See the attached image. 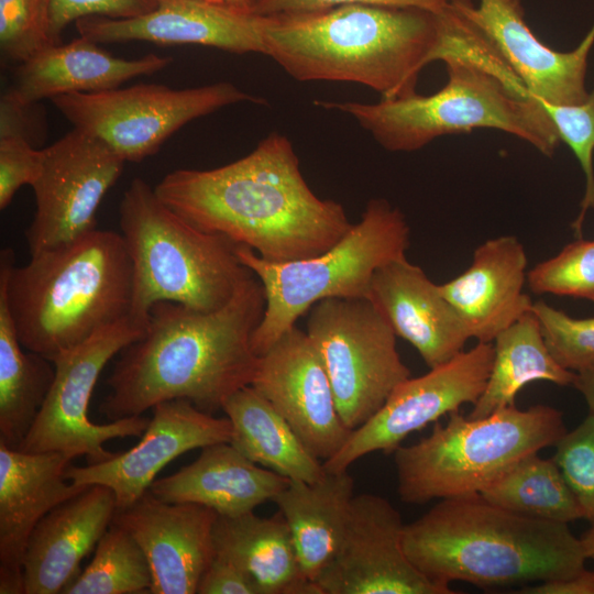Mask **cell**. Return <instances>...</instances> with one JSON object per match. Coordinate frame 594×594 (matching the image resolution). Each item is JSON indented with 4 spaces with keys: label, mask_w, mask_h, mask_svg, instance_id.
<instances>
[{
    "label": "cell",
    "mask_w": 594,
    "mask_h": 594,
    "mask_svg": "<svg viewBox=\"0 0 594 594\" xmlns=\"http://www.w3.org/2000/svg\"><path fill=\"white\" fill-rule=\"evenodd\" d=\"M157 196L196 227L286 263L321 254L352 228L343 207L314 194L290 141L272 133L244 157L212 169H177Z\"/></svg>",
    "instance_id": "1"
},
{
    "label": "cell",
    "mask_w": 594,
    "mask_h": 594,
    "mask_svg": "<svg viewBox=\"0 0 594 594\" xmlns=\"http://www.w3.org/2000/svg\"><path fill=\"white\" fill-rule=\"evenodd\" d=\"M265 305L255 275L213 311L154 304L143 334L120 352L101 414L110 421L141 416L172 399H186L212 415L222 409L230 395L252 384L258 355L251 340Z\"/></svg>",
    "instance_id": "2"
},
{
    "label": "cell",
    "mask_w": 594,
    "mask_h": 594,
    "mask_svg": "<svg viewBox=\"0 0 594 594\" xmlns=\"http://www.w3.org/2000/svg\"><path fill=\"white\" fill-rule=\"evenodd\" d=\"M444 42L440 12L340 4L268 15L265 55L297 80L356 82L389 99L416 92Z\"/></svg>",
    "instance_id": "3"
},
{
    "label": "cell",
    "mask_w": 594,
    "mask_h": 594,
    "mask_svg": "<svg viewBox=\"0 0 594 594\" xmlns=\"http://www.w3.org/2000/svg\"><path fill=\"white\" fill-rule=\"evenodd\" d=\"M404 550L429 581L452 590L564 579L586 557L569 524L536 519L497 507L481 494L443 498L405 525Z\"/></svg>",
    "instance_id": "4"
},
{
    "label": "cell",
    "mask_w": 594,
    "mask_h": 594,
    "mask_svg": "<svg viewBox=\"0 0 594 594\" xmlns=\"http://www.w3.org/2000/svg\"><path fill=\"white\" fill-rule=\"evenodd\" d=\"M0 284L23 348L53 361L129 317L133 266L121 234L95 229L23 266L2 250Z\"/></svg>",
    "instance_id": "5"
},
{
    "label": "cell",
    "mask_w": 594,
    "mask_h": 594,
    "mask_svg": "<svg viewBox=\"0 0 594 594\" xmlns=\"http://www.w3.org/2000/svg\"><path fill=\"white\" fill-rule=\"evenodd\" d=\"M441 61L447 84L429 96L414 92L376 103H315L350 114L392 152L417 151L447 134L494 129L529 143L544 156L554 155L561 141L550 117L488 42Z\"/></svg>",
    "instance_id": "6"
},
{
    "label": "cell",
    "mask_w": 594,
    "mask_h": 594,
    "mask_svg": "<svg viewBox=\"0 0 594 594\" xmlns=\"http://www.w3.org/2000/svg\"><path fill=\"white\" fill-rule=\"evenodd\" d=\"M119 216L133 266L129 317L144 328L158 301L213 311L254 275L240 262L237 243L189 222L140 177L124 191Z\"/></svg>",
    "instance_id": "7"
},
{
    "label": "cell",
    "mask_w": 594,
    "mask_h": 594,
    "mask_svg": "<svg viewBox=\"0 0 594 594\" xmlns=\"http://www.w3.org/2000/svg\"><path fill=\"white\" fill-rule=\"evenodd\" d=\"M448 416L429 436L393 452L406 504L480 494L519 459L556 446L568 431L563 414L548 405H513L482 418Z\"/></svg>",
    "instance_id": "8"
},
{
    "label": "cell",
    "mask_w": 594,
    "mask_h": 594,
    "mask_svg": "<svg viewBox=\"0 0 594 594\" xmlns=\"http://www.w3.org/2000/svg\"><path fill=\"white\" fill-rule=\"evenodd\" d=\"M409 231L398 208L375 198L338 243L316 256L271 263L251 248L238 244L240 262L260 279L266 299L263 318L252 334L255 354H264L322 299L369 298L374 273L406 256Z\"/></svg>",
    "instance_id": "9"
},
{
    "label": "cell",
    "mask_w": 594,
    "mask_h": 594,
    "mask_svg": "<svg viewBox=\"0 0 594 594\" xmlns=\"http://www.w3.org/2000/svg\"><path fill=\"white\" fill-rule=\"evenodd\" d=\"M308 337L328 374L343 424L354 430L373 417L393 391L410 377L396 334L370 298H327L316 302Z\"/></svg>",
    "instance_id": "10"
},
{
    "label": "cell",
    "mask_w": 594,
    "mask_h": 594,
    "mask_svg": "<svg viewBox=\"0 0 594 594\" xmlns=\"http://www.w3.org/2000/svg\"><path fill=\"white\" fill-rule=\"evenodd\" d=\"M52 102L74 128L96 136L125 162H140L195 119L230 105L263 101L222 81L187 89L140 84L62 95Z\"/></svg>",
    "instance_id": "11"
},
{
    "label": "cell",
    "mask_w": 594,
    "mask_h": 594,
    "mask_svg": "<svg viewBox=\"0 0 594 594\" xmlns=\"http://www.w3.org/2000/svg\"><path fill=\"white\" fill-rule=\"evenodd\" d=\"M144 330L127 317L58 354L52 361V386L19 450L61 452L70 460L85 455L88 464H95L116 454L103 447L109 440L142 437L150 418L133 416L99 425L88 418V405L107 363Z\"/></svg>",
    "instance_id": "12"
},
{
    "label": "cell",
    "mask_w": 594,
    "mask_h": 594,
    "mask_svg": "<svg viewBox=\"0 0 594 594\" xmlns=\"http://www.w3.org/2000/svg\"><path fill=\"white\" fill-rule=\"evenodd\" d=\"M125 161L96 136L74 128L43 148L32 185L36 210L25 231L30 255L66 245L96 228V213Z\"/></svg>",
    "instance_id": "13"
},
{
    "label": "cell",
    "mask_w": 594,
    "mask_h": 594,
    "mask_svg": "<svg viewBox=\"0 0 594 594\" xmlns=\"http://www.w3.org/2000/svg\"><path fill=\"white\" fill-rule=\"evenodd\" d=\"M493 358V342H477L428 373L408 377L373 417L352 430L343 447L323 462L324 470L348 471L369 453H393L410 433L465 404L474 405L486 386Z\"/></svg>",
    "instance_id": "14"
},
{
    "label": "cell",
    "mask_w": 594,
    "mask_h": 594,
    "mask_svg": "<svg viewBox=\"0 0 594 594\" xmlns=\"http://www.w3.org/2000/svg\"><path fill=\"white\" fill-rule=\"evenodd\" d=\"M404 528L399 512L386 498L354 496L339 549L316 581L322 594H455L410 562Z\"/></svg>",
    "instance_id": "15"
},
{
    "label": "cell",
    "mask_w": 594,
    "mask_h": 594,
    "mask_svg": "<svg viewBox=\"0 0 594 594\" xmlns=\"http://www.w3.org/2000/svg\"><path fill=\"white\" fill-rule=\"evenodd\" d=\"M251 385L323 462L343 447L352 432L339 415L316 346L307 332L296 326L258 356Z\"/></svg>",
    "instance_id": "16"
},
{
    "label": "cell",
    "mask_w": 594,
    "mask_h": 594,
    "mask_svg": "<svg viewBox=\"0 0 594 594\" xmlns=\"http://www.w3.org/2000/svg\"><path fill=\"white\" fill-rule=\"evenodd\" d=\"M505 62L527 94L540 103L575 105L585 101L587 59L594 45V24L570 52L543 44L525 19L520 0L454 2Z\"/></svg>",
    "instance_id": "17"
},
{
    "label": "cell",
    "mask_w": 594,
    "mask_h": 594,
    "mask_svg": "<svg viewBox=\"0 0 594 594\" xmlns=\"http://www.w3.org/2000/svg\"><path fill=\"white\" fill-rule=\"evenodd\" d=\"M136 446L86 466L68 465L65 476L77 485H105L116 496L117 509L134 504L148 491L155 476L185 452L230 442L228 417H215L186 399L158 403Z\"/></svg>",
    "instance_id": "18"
},
{
    "label": "cell",
    "mask_w": 594,
    "mask_h": 594,
    "mask_svg": "<svg viewBox=\"0 0 594 594\" xmlns=\"http://www.w3.org/2000/svg\"><path fill=\"white\" fill-rule=\"evenodd\" d=\"M218 514L193 503H167L146 491L134 504L117 509L112 522L142 548L151 566L152 594H195L215 558Z\"/></svg>",
    "instance_id": "19"
},
{
    "label": "cell",
    "mask_w": 594,
    "mask_h": 594,
    "mask_svg": "<svg viewBox=\"0 0 594 594\" xmlns=\"http://www.w3.org/2000/svg\"><path fill=\"white\" fill-rule=\"evenodd\" d=\"M267 24L268 15L202 0H161L154 11L139 18L86 16L75 22L80 36L97 43L197 44L264 55Z\"/></svg>",
    "instance_id": "20"
},
{
    "label": "cell",
    "mask_w": 594,
    "mask_h": 594,
    "mask_svg": "<svg viewBox=\"0 0 594 594\" xmlns=\"http://www.w3.org/2000/svg\"><path fill=\"white\" fill-rule=\"evenodd\" d=\"M61 452H24L0 443V593L25 594L23 557L38 521L88 485L68 481Z\"/></svg>",
    "instance_id": "21"
},
{
    "label": "cell",
    "mask_w": 594,
    "mask_h": 594,
    "mask_svg": "<svg viewBox=\"0 0 594 594\" xmlns=\"http://www.w3.org/2000/svg\"><path fill=\"white\" fill-rule=\"evenodd\" d=\"M369 298L395 334L409 342L429 369L453 359L471 339L439 285L406 256L374 273Z\"/></svg>",
    "instance_id": "22"
},
{
    "label": "cell",
    "mask_w": 594,
    "mask_h": 594,
    "mask_svg": "<svg viewBox=\"0 0 594 594\" xmlns=\"http://www.w3.org/2000/svg\"><path fill=\"white\" fill-rule=\"evenodd\" d=\"M525 284V248L516 237L501 235L481 243L471 265L439 287L470 338L493 342L498 333L532 309L534 301L524 293Z\"/></svg>",
    "instance_id": "23"
},
{
    "label": "cell",
    "mask_w": 594,
    "mask_h": 594,
    "mask_svg": "<svg viewBox=\"0 0 594 594\" xmlns=\"http://www.w3.org/2000/svg\"><path fill=\"white\" fill-rule=\"evenodd\" d=\"M114 493L90 485L47 513L33 529L23 557L25 594H59L112 522Z\"/></svg>",
    "instance_id": "24"
},
{
    "label": "cell",
    "mask_w": 594,
    "mask_h": 594,
    "mask_svg": "<svg viewBox=\"0 0 594 594\" xmlns=\"http://www.w3.org/2000/svg\"><path fill=\"white\" fill-rule=\"evenodd\" d=\"M85 36L67 44L50 45L19 63L14 86L9 90L23 105L75 92L119 88L139 76L157 73L172 63L169 56L147 54L122 58Z\"/></svg>",
    "instance_id": "25"
},
{
    "label": "cell",
    "mask_w": 594,
    "mask_h": 594,
    "mask_svg": "<svg viewBox=\"0 0 594 594\" xmlns=\"http://www.w3.org/2000/svg\"><path fill=\"white\" fill-rule=\"evenodd\" d=\"M289 479L249 460L230 442L201 449L176 473L154 481L148 491L167 503H193L235 517L272 501Z\"/></svg>",
    "instance_id": "26"
},
{
    "label": "cell",
    "mask_w": 594,
    "mask_h": 594,
    "mask_svg": "<svg viewBox=\"0 0 594 594\" xmlns=\"http://www.w3.org/2000/svg\"><path fill=\"white\" fill-rule=\"evenodd\" d=\"M215 554L248 571L263 594H322L299 563L289 527L278 510L271 517L253 512L219 516L213 526Z\"/></svg>",
    "instance_id": "27"
},
{
    "label": "cell",
    "mask_w": 594,
    "mask_h": 594,
    "mask_svg": "<svg viewBox=\"0 0 594 594\" xmlns=\"http://www.w3.org/2000/svg\"><path fill=\"white\" fill-rule=\"evenodd\" d=\"M354 481L348 471L317 482L289 480L273 503L283 514L305 575L316 582L334 558L344 532Z\"/></svg>",
    "instance_id": "28"
},
{
    "label": "cell",
    "mask_w": 594,
    "mask_h": 594,
    "mask_svg": "<svg viewBox=\"0 0 594 594\" xmlns=\"http://www.w3.org/2000/svg\"><path fill=\"white\" fill-rule=\"evenodd\" d=\"M222 410L232 425L230 443L252 462L289 480L314 483L324 475L323 462L252 385L230 395Z\"/></svg>",
    "instance_id": "29"
},
{
    "label": "cell",
    "mask_w": 594,
    "mask_h": 594,
    "mask_svg": "<svg viewBox=\"0 0 594 594\" xmlns=\"http://www.w3.org/2000/svg\"><path fill=\"white\" fill-rule=\"evenodd\" d=\"M494 358L486 386L468 415L482 418L515 405L527 384L546 381L558 386L573 384L575 372L563 367L551 354L532 309L503 330L493 341Z\"/></svg>",
    "instance_id": "30"
},
{
    "label": "cell",
    "mask_w": 594,
    "mask_h": 594,
    "mask_svg": "<svg viewBox=\"0 0 594 594\" xmlns=\"http://www.w3.org/2000/svg\"><path fill=\"white\" fill-rule=\"evenodd\" d=\"M21 344L0 284V443L19 449L44 404L54 363Z\"/></svg>",
    "instance_id": "31"
},
{
    "label": "cell",
    "mask_w": 594,
    "mask_h": 594,
    "mask_svg": "<svg viewBox=\"0 0 594 594\" xmlns=\"http://www.w3.org/2000/svg\"><path fill=\"white\" fill-rule=\"evenodd\" d=\"M480 494L488 503L526 517L564 524L583 519L556 461L538 453L519 459Z\"/></svg>",
    "instance_id": "32"
},
{
    "label": "cell",
    "mask_w": 594,
    "mask_h": 594,
    "mask_svg": "<svg viewBox=\"0 0 594 594\" xmlns=\"http://www.w3.org/2000/svg\"><path fill=\"white\" fill-rule=\"evenodd\" d=\"M151 566L142 548L123 528L111 522L95 554L62 594L150 593Z\"/></svg>",
    "instance_id": "33"
},
{
    "label": "cell",
    "mask_w": 594,
    "mask_h": 594,
    "mask_svg": "<svg viewBox=\"0 0 594 594\" xmlns=\"http://www.w3.org/2000/svg\"><path fill=\"white\" fill-rule=\"evenodd\" d=\"M527 285L538 295L553 294L594 302V240L565 245L557 255L527 272Z\"/></svg>",
    "instance_id": "34"
},
{
    "label": "cell",
    "mask_w": 594,
    "mask_h": 594,
    "mask_svg": "<svg viewBox=\"0 0 594 594\" xmlns=\"http://www.w3.org/2000/svg\"><path fill=\"white\" fill-rule=\"evenodd\" d=\"M541 105L550 117L560 141L574 153L585 176V193L580 212L572 223V229L579 239L582 238L586 212L594 209V89L581 103Z\"/></svg>",
    "instance_id": "35"
},
{
    "label": "cell",
    "mask_w": 594,
    "mask_h": 594,
    "mask_svg": "<svg viewBox=\"0 0 594 594\" xmlns=\"http://www.w3.org/2000/svg\"><path fill=\"white\" fill-rule=\"evenodd\" d=\"M51 0H0V51L4 59L21 63L53 45Z\"/></svg>",
    "instance_id": "36"
},
{
    "label": "cell",
    "mask_w": 594,
    "mask_h": 594,
    "mask_svg": "<svg viewBox=\"0 0 594 594\" xmlns=\"http://www.w3.org/2000/svg\"><path fill=\"white\" fill-rule=\"evenodd\" d=\"M544 341L553 358L578 372L594 363V318H574L543 300L535 301Z\"/></svg>",
    "instance_id": "37"
},
{
    "label": "cell",
    "mask_w": 594,
    "mask_h": 594,
    "mask_svg": "<svg viewBox=\"0 0 594 594\" xmlns=\"http://www.w3.org/2000/svg\"><path fill=\"white\" fill-rule=\"evenodd\" d=\"M554 447L552 459L574 493L583 519L594 524V414L566 431Z\"/></svg>",
    "instance_id": "38"
},
{
    "label": "cell",
    "mask_w": 594,
    "mask_h": 594,
    "mask_svg": "<svg viewBox=\"0 0 594 594\" xmlns=\"http://www.w3.org/2000/svg\"><path fill=\"white\" fill-rule=\"evenodd\" d=\"M161 0H51L50 34L54 44L61 43L66 26L86 16L134 19L154 11Z\"/></svg>",
    "instance_id": "39"
},
{
    "label": "cell",
    "mask_w": 594,
    "mask_h": 594,
    "mask_svg": "<svg viewBox=\"0 0 594 594\" xmlns=\"http://www.w3.org/2000/svg\"><path fill=\"white\" fill-rule=\"evenodd\" d=\"M43 167V150L21 134L0 135V209L11 202L20 187L32 186Z\"/></svg>",
    "instance_id": "40"
},
{
    "label": "cell",
    "mask_w": 594,
    "mask_h": 594,
    "mask_svg": "<svg viewBox=\"0 0 594 594\" xmlns=\"http://www.w3.org/2000/svg\"><path fill=\"white\" fill-rule=\"evenodd\" d=\"M458 0H262L254 12L277 15L328 9L340 4H365L374 7L418 9L439 13Z\"/></svg>",
    "instance_id": "41"
},
{
    "label": "cell",
    "mask_w": 594,
    "mask_h": 594,
    "mask_svg": "<svg viewBox=\"0 0 594 594\" xmlns=\"http://www.w3.org/2000/svg\"><path fill=\"white\" fill-rule=\"evenodd\" d=\"M198 594H263L256 580L232 561L216 556L204 572Z\"/></svg>",
    "instance_id": "42"
},
{
    "label": "cell",
    "mask_w": 594,
    "mask_h": 594,
    "mask_svg": "<svg viewBox=\"0 0 594 594\" xmlns=\"http://www.w3.org/2000/svg\"><path fill=\"white\" fill-rule=\"evenodd\" d=\"M519 594H594V572L585 568L564 578L522 586Z\"/></svg>",
    "instance_id": "43"
},
{
    "label": "cell",
    "mask_w": 594,
    "mask_h": 594,
    "mask_svg": "<svg viewBox=\"0 0 594 594\" xmlns=\"http://www.w3.org/2000/svg\"><path fill=\"white\" fill-rule=\"evenodd\" d=\"M572 386L583 395L590 413L594 414V363L575 372Z\"/></svg>",
    "instance_id": "44"
},
{
    "label": "cell",
    "mask_w": 594,
    "mask_h": 594,
    "mask_svg": "<svg viewBox=\"0 0 594 594\" xmlns=\"http://www.w3.org/2000/svg\"><path fill=\"white\" fill-rule=\"evenodd\" d=\"M202 1L210 2V3H213V4L223 6V7L241 9V10H248V11L254 12L255 7L262 0H202Z\"/></svg>",
    "instance_id": "45"
},
{
    "label": "cell",
    "mask_w": 594,
    "mask_h": 594,
    "mask_svg": "<svg viewBox=\"0 0 594 594\" xmlns=\"http://www.w3.org/2000/svg\"><path fill=\"white\" fill-rule=\"evenodd\" d=\"M580 539L586 559L594 560V524Z\"/></svg>",
    "instance_id": "46"
}]
</instances>
